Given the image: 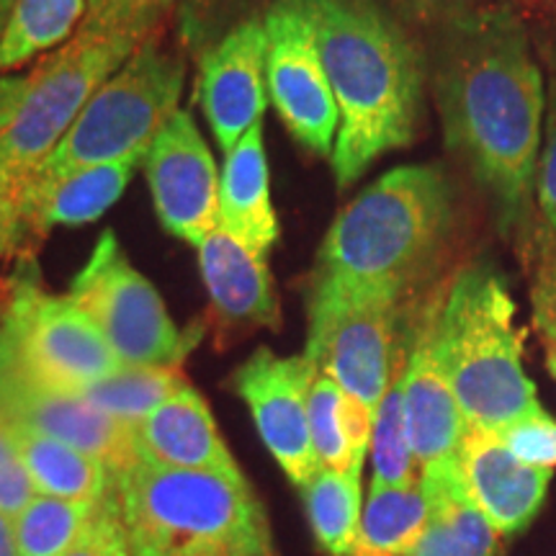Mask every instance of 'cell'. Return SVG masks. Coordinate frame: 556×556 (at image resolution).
Masks as SVG:
<instances>
[{"instance_id": "cell-10", "label": "cell", "mask_w": 556, "mask_h": 556, "mask_svg": "<svg viewBox=\"0 0 556 556\" xmlns=\"http://www.w3.org/2000/svg\"><path fill=\"white\" fill-rule=\"evenodd\" d=\"M405 302L348 296L323 283L309 291V332L304 356L319 374L377 415L392 379Z\"/></svg>"}, {"instance_id": "cell-7", "label": "cell", "mask_w": 556, "mask_h": 556, "mask_svg": "<svg viewBox=\"0 0 556 556\" xmlns=\"http://www.w3.org/2000/svg\"><path fill=\"white\" fill-rule=\"evenodd\" d=\"M184 86V54L165 50L160 39L139 45L131 58L90 96L34 184L93 165L144 160L157 131L178 111Z\"/></svg>"}, {"instance_id": "cell-31", "label": "cell", "mask_w": 556, "mask_h": 556, "mask_svg": "<svg viewBox=\"0 0 556 556\" xmlns=\"http://www.w3.org/2000/svg\"><path fill=\"white\" fill-rule=\"evenodd\" d=\"M176 11L178 0H88L78 31L144 45L160 37Z\"/></svg>"}, {"instance_id": "cell-25", "label": "cell", "mask_w": 556, "mask_h": 556, "mask_svg": "<svg viewBox=\"0 0 556 556\" xmlns=\"http://www.w3.org/2000/svg\"><path fill=\"white\" fill-rule=\"evenodd\" d=\"M426 523L428 500L420 482L371 486L351 556H409Z\"/></svg>"}, {"instance_id": "cell-36", "label": "cell", "mask_w": 556, "mask_h": 556, "mask_svg": "<svg viewBox=\"0 0 556 556\" xmlns=\"http://www.w3.org/2000/svg\"><path fill=\"white\" fill-rule=\"evenodd\" d=\"M407 31L433 34L446 24L482 9L490 0H379Z\"/></svg>"}, {"instance_id": "cell-22", "label": "cell", "mask_w": 556, "mask_h": 556, "mask_svg": "<svg viewBox=\"0 0 556 556\" xmlns=\"http://www.w3.org/2000/svg\"><path fill=\"white\" fill-rule=\"evenodd\" d=\"M219 227L261 255H266L278 240L263 122L253 124L227 152L219 178Z\"/></svg>"}, {"instance_id": "cell-29", "label": "cell", "mask_w": 556, "mask_h": 556, "mask_svg": "<svg viewBox=\"0 0 556 556\" xmlns=\"http://www.w3.org/2000/svg\"><path fill=\"white\" fill-rule=\"evenodd\" d=\"M99 503H70L58 497H34L16 516L18 556H60L80 536Z\"/></svg>"}, {"instance_id": "cell-42", "label": "cell", "mask_w": 556, "mask_h": 556, "mask_svg": "<svg viewBox=\"0 0 556 556\" xmlns=\"http://www.w3.org/2000/svg\"><path fill=\"white\" fill-rule=\"evenodd\" d=\"M13 3H16V0H0V37H3L5 24H9V18H11Z\"/></svg>"}, {"instance_id": "cell-21", "label": "cell", "mask_w": 556, "mask_h": 556, "mask_svg": "<svg viewBox=\"0 0 556 556\" xmlns=\"http://www.w3.org/2000/svg\"><path fill=\"white\" fill-rule=\"evenodd\" d=\"M428 523L409 556H497L500 533L464 484L458 458L422 467Z\"/></svg>"}, {"instance_id": "cell-27", "label": "cell", "mask_w": 556, "mask_h": 556, "mask_svg": "<svg viewBox=\"0 0 556 556\" xmlns=\"http://www.w3.org/2000/svg\"><path fill=\"white\" fill-rule=\"evenodd\" d=\"M302 495L319 548L328 556H351L361 526V469L323 467Z\"/></svg>"}, {"instance_id": "cell-39", "label": "cell", "mask_w": 556, "mask_h": 556, "mask_svg": "<svg viewBox=\"0 0 556 556\" xmlns=\"http://www.w3.org/2000/svg\"><path fill=\"white\" fill-rule=\"evenodd\" d=\"M523 18L528 39L556 78V0H513Z\"/></svg>"}, {"instance_id": "cell-14", "label": "cell", "mask_w": 556, "mask_h": 556, "mask_svg": "<svg viewBox=\"0 0 556 556\" xmlns=\"http://www.w3.org/2000/svg\"><path fill=\"white\" fill-rule=\"evenodd\" d=\"M144 173L160 225L201 245L219 227V176L189 111H176L144 155Z\"/></svg>"}, {"instance_id": "cell-28", "label": "cell", "mask_w": 556, "mask_h": 556, "mask_svg": "<svg viewBox=\"0 0 556 556\" xmlns=\"http://www.w3.org/2000/svg\"><path fill=\"white\" fill-rule=\"evenodd\" d=\"M186 387H189V381L180 368L122 366L111 377L88 384L80 392V397H86L101 413L135 426Z\"/></svg>"}, {"instance_id": "cell-30", "label": "cell", "mask_w": 556, "mask_h": 556, "mask_svg": "<svg viewBox=\"0 0 556 556\" xmlns=\"http://www.w3.org/2000/svg\"><path fill=\"white\" fill-rule=\"evenodd\" d=\"M270 3L274 0H178L176 26L180 45L199 60L240 24L261 18Z\"/></svg>"}, {"instance_id": "cell-13", "label": "cell", "mask_w": 556, "mask_h": 556, "mask_svg": "<svg viewBox=\"0 0 556 556\" xmlns=\"http://www.w3.org/2000/svg\"><path fill=\"white\" fill-rule=\"evenodd\" d=\"M315 377L317 368L307 356L281 358L270 348H258L232 377L235 392L245 400L270 456L299 490L323 469L309 433Z\"/></svg>"}, {"instance_id": "cell-18", "label": "cell", "mask_w": 556, "mask_h": 556, "mask_svg": "<svg viewBox=\"0 0 556 556\" xmlns=\"http://www.w3.org/2000/svg\"><path fill=\"white\" fill-rule=\"evenodd\" d=\"M199 268L214 317L225 330L245 336L250 330L281 328V304L274 291L266 255L217 227L197 245Z\"/></svg>"}, {"instance_id": "cell-37", "label": "cell", "mask_w": 556, "mask_h": 556, "mask_svg": "<svg viewBox=\"0 0 556 556\" xmlns=\"http://www.w3.org/2000/svg\"><path fill=\"white\" fill-rule=\"evenodd\" d=\"M34 497H37V490L21 462L11 420L0 413V510L16 518Z\"/></svg>"}, {"instance_id": "cell-23", "label": "cell", "mask_w": 556, "mask_h": 556, "mask_svg": "<svg viewBox=\"0 0 556 556\" xmlns=\"http://www.w3.org/2000/svg\"><path fill=\"white\" fill-rule=\"evenodd\" d=\"M11 430L26 475L39 495L70 503H99L114 490L116 479L99 458L16 422H11Z\"/></svg>"}, {"instance_id": "cell-1", "label": "cell", "mask_w": 556, "mask_h": 556, "mask_svg": "<svg viewBox=\"0 0 556 556\" xmlns=\"http://www.w3.org/2000/svg\"><path fill=\"white\" fill-rule=\"evenodd\" d=\"M426 58L446 148L482 189L500 235L526 263L546 93L516 3L490 0L433 31Z\"/></svg>"}, {"instance_id": "cell-34", "label": "cell", "mask_w": 556, "mask_h": 556, "mask_svg": "<svg viewBox=\"0 0 556 556\" xmlns=\"http://www.w3.org/2000/svg\"><path fill=\"white\" fill-rule=\"evenodd\" d=\"M129 539L127 528L122 520V507H119V492H109L106 497L99 500L96 505L93 518L88 520V526L83 528L78 539L70 544L60 556H129Z\"/></svg>"}, {"instance_id": "cell-33", "label": "cell", "mask_w": 556, "mask_h": 556, "mask_svg": "<svg viewBox=\"0 0 556 556\" xmlns=\"http://www.w3.org/2000/svg\"><path fill=\"white\" fill-rule=\"evenodd\" d=\"M556 245V78L548 83L546 119H544V150L536 168V217H533V250ZM526 258V263H528Z\"/></svg>"}, {"instance_id": "cell-6", "label": "cell", "mask_w": 556, "mask_h": 556, "mask_svg": "<svg viewBox=\"0 0 556 556\" xmlns=\"http://www.w3.org/2000/svg\"><path fill=\"white\" fill-rule=\"evenodd\" d=\"M137 47L127 39L78 31L34 65L29 96L0 135V261L16 255L21 208L37 173L67 137L90 96Z\"/></svg>"}, {"instance_id": "cell-19", "label": "cell", "mask_w": 556, "mask_h": 556, "mask_svg": "<svg viewBox=\"0 0 556 556\" xmlns=\"http://www.w3.org/2000/svg\"><path fill=\"white\" fill-rule=\"evenodd\" d=\"M135 446L139 458L163 467L212 471L242 479V469L219 435L212 409L191 384L155 413L135 422Z\"/></svg>"}, {"instance_id": "cell-20", "label": "cell", "mask_w": 556, "mask_h": 556, "mask_svg": "<svg viewBox=\"0 0 556 556\" xmlns=\"http://www.w3.org/2000/svg\"><path fill=\"white\" fill-rule=\"evenodd\" d=\"M139 160L70 170L52 180H39L26 193L18 222L21 258H31V245L54 227H80L109 212L127 189Z\"/></svg>"}, {"instance_id": "cell-26", "label": "cell", "mask_w": 556, "mask_h": 556, "mask_svg": "<svg viewBox=\"0 0 556 556\" xmlns=\"http://www.w3.org/2000/svg\"><path fill=\"white\" fill-rule=\"evenodd\" d=\"M409 353V332H405L394 356L392 379L384 400L379 402L377 417H374L371 435V462L374 482L371 486H407L420 482L415 477L417 458L413 454V443L407 435L405 420V364Z\"/></svg>"}, {"instance_id": "cell-11", "label": "cell", "mask_w": 556, "mask_h": 556, "mask_svg": "<svg viewBox=\"0 0 556 556\" xmlns=\"http://www.w3.org/2000/svg\"><path fill=\"white\" fill-rule=\"evenodd\" d=\"M266 24V86L278 119L302 148L332 157L340 127L317 31L304 0H274Z\"/></svg>"}, {"instance_id": "cell-2", "label": "cell", "mask_w": 556, "mask_h": 556, "mask_svg": "<svg viewBox=\"0 0 556 556\" xmlns=\"http://www.w3.org/2000/svg\"><path fill=\"white\" fill-rule=\"evenodd\" d=\"M304 5L338 103L330 165L343 191L381 155L415 142L428 58L415 34L379 0H304Z\"/></svg>"}, {"instance_id": "cell-15", "label": "cell", "mask_w": 556, "mask_h": 556, "mask_svg": "<svg viewBox=\"0 0 556 556\" xmlns=\"http://www.w3.org/2000/svg\"><path fill=\"white\" fill-rule=\"evenodd\" d=\"M197 101L225 155L263 122L268 103L263 16L240 24L201 54Z\"/></svg>"}, {"instance_id": "cell-3", "label": "cell", "mask_w": 556, "mask_h": 556, "mask_svg": "<svg viewBox=\"0 0 556 556\" xmlns=\"http://www.w3.org/2000/svg\"><path fill=\"white\" fill-rule=\"evenodd\" d=\"M456 193L441 165H397L332 222L312 283L348 296L405 302L446 253Z\"/></svg>"}, {"instance_id": "cell-8", "label": "cell", "mask_w": 556, "mask_h": 556, "mask_svg": "<svg viewBox=\"0 0 556 556\" xmlns=\"http://www.w3.org/2000/svg\"><path fill=\"white\" fill-rule=\"evenodd\" d=\"M0 328L26 371L65 392L80 394L124 366L73 299L45 291L34 258H18L5 283Z\"/></svg>"}, {"instance_id": "cell-43", "label": "cell", "mask_w": 556, "mask_h": 556, "mask_svg": "<svg viewBox=\"0 0 556 556\" xmlns=\"http://www.w3.org/2000/svg\"><path fill=\"white\" fill-rule=\"evenodd\" d=\"M546 366L552 371V377L556 379V348H548V356H546Z\"/></svg>"}, {"instance_id": "cell-5", "label": "cell", "mask_w": 556, "mask_h": 556, "mask_svg": "<svg viewBox=\"0 0 556 556\" xmlns=\"http://www.w3.org/2000/svg\"><path fill=\"white\" fill-rule=\"evenodd\" d=\"M435 348L469 428L503 430L539 407L516 302L497 268L477 263L454 276L438 312Z\"/></svg>"}, {"instance_id": "cell-41", "label": "cell", "mask_w": 556, "mask_h": 556, "mask_svg": "<svg viewBox=\"0 0 556 556\" xmlns=\"http://www.w3.org/2000/svg\"><path fill=\"white\" fill-rule=\"evenodd\" d=\"M0 556H18L16 546V528L11 523V516L0 510Z\"/></svg>"}, {"instance_id": "cell-16", "label": "cell", "mask_w": 556, "mask_h": 556, "mask_svg": "<svg viewBox=\"0 0 556 556\" xmlns=\"http://www.w3.org/2000/svg\"><path fill=\"white\" fill-rule=\"evenodd\" d=\"M443 291H435L422 307L415 330L409 332V353L405 364V420L417 467L443 462L458 454L467 433L462 407L448 384L435 348V325Z\"/></svg>"}, {"instance_id": "cell-24", "label": "cell", "mask_w": 556, "mask_h": 556, "mask_svg": "<svg viewBox=\"0 0 556 556\" xmlns=\"http://www.w3.org/2000/svg\"><path fill=\"white\" fill-rule=\"evenodd\" d=\"M86 9L88 0H16L0 37V78L67 45Z\"/></svg>"}, {"instance_id": "cell-9", "label": "cell", "mask_w": 556, "mask_h": 556, "mask_svg": "<svg viewBox=\"0 0 556 556\" xmlns=\"http://www.w3.org/2000/svg\"><path fill=\"white\" fill-rule=\"evenodd\" d=\"M67 296L93 319L124 366L180 368L201 340V328L180 330L173 323L163 296L131 266L114 229H103Z\"/></svg>"}, {"instance_id": "cell-4", "label": "cell", "mask_w": 556, "mask_h": 556, "mask_svg": "<svg viewBox=\"0 0 556 556\" xmlns=\"http://www.w3.org/2000/svg\"><path fill=\"white\" fill-rule=\"evenodd\" d=\"M131 556H276L248 479L144 462L116 477Z\"/></svg>"}, {"instance_id": "cell-35", "label": "cell", "mask_w": 556, "mask_h": 556, "mask_svg": "<svg viewBox=\"0 0 556 556\" xmlns=\"http://www.w3.org/2000/svg\"><path fill=\"white\" fill-rule=\"evenodd\" d=\"M505 446L528 467L552 469L556 467V420L544 407H533L510 426L497 430Z\"/></svg>"}, {"instance_id": "cell-12", "label": "cell", "mask_w": 556, "mask_h": 556, "mask_svg": "<svg viewBox=\"0 0 556 556\" xmlns=\"http://www.w3.org/2000/svg\"><path fill=\"white\" fill-rule=\"evenodd\" d=\"M0 413L16 426L58 438L83 454L99 458L114 479L137 464L135 428L101 413L86 397L50 387L26 371L13 356L0 328Z\"/></svg>"}, {"instance_id": "cell-17", "label": "cell", "mask_w": 556, "mask_h": 556, "mask_svg": "<svg viewBox=\"0 0 556 556\" xmlns=\"http://www.w3.org/2000/svg\"><path fill=\"white\" fill-rule=\"evenodd\" d=\"M456 458L469 495L500 536H516L533 523L546 500L552 469L528 467L497 430L486 428H467Z\"/></svg>"}, {"instance_id": "cell-32", "label": "cell", "mask_w": 556, "mask_h": 556, "mask_svg": "<svg viewBox=\"0 0 556 556\" xmlns=\"http://www.w3.org/2000/svg\"><path fill=\"white\" fill-rule=\"evenodd\" d=\"M343 394L345 392L338 387V381H332L328 374L317 371V377L312 381L309 389L312 446H315L319 467L336 471L364 469V462H356L351 446H348L343 415H340Z\"/></svg>"}, {"instance_id": "cell-38", "label": "cell", "mask_w": 556, "mask_h": 556, "mask_svg": "<svg viewBox=\"0 0 556 556\" xmlns=\"http://www.w3.org/2000/svg\"><path fill=\"white\" fill-rule=\"evenodd\" d=\"M531 266V302L533 325L548 348H556V245L533 250Z\"/></svg>"}, {"instance_id": "cell-40", "label": "cell", "mask_w": 556, "mask_h": 556, "mask_svg": "<svg viewBox=\"0 0 556 556\" xmlns=\"http://www.w3.org/2000/svg\"><path fill=\"white\" fill-rule=\"evenodd\" d=\"M31 80H34L31 70L24 75L11 73L0 78V135H3V131L13 124V119L18 116V111L24 106L26 96H29L31 90Z\"/></svg>"}]
</instances>
